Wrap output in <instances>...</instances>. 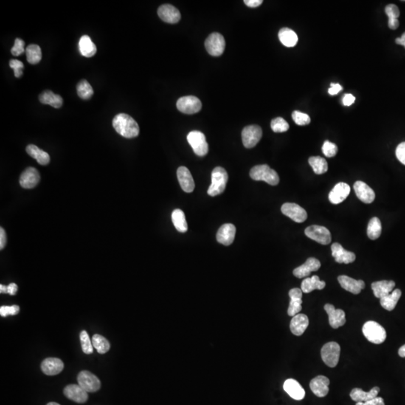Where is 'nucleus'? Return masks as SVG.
I'll list each match as a JSON object with an SVG mask.
<instances>
[{
	"label": "nucleus",
	"instance_id": "obj_1",
	"mask_svg": "<svg viewBox=\"0 0 405 405\" xmlns=\"http://www.w3.org/2000/svg\"><path fill=\"white\" fill-rule=\"evenodd\" d=\"M113 126L118 134L125 138H136L139 134V125L131 116L125 113H119L113 118Z\"/></svg>",
	"mask_w": 405,
	"mask_h": 405
},
{
	"label": "nucleus",
	"instance_id": "obj_2",
	"mask_svg": "<svg viewBox=\"0 0 405 405\" xmlns=\"http://www.w3.org/2000/svg\"><path fill=\"white\" fill-rule=\"evenodd\" d=\"M250 176L252 179L266 182L271 186H277L280 180L277 172L270 168L267 164L254 166L250 171Z\"/></svg>",
	"mask_w": 405,
	"mask_h": 405
},
{
	"label": "nucleus",
	"instance_id": "obj_3",
	"mask_svg": "<svg viewBox=\"0 0 405 405\" xmlns=\"http://www.w3.org/2000/svg\"><path fill=\"white\" fill-rule=\"evenodd\" d=\"M228 175L225 169L217 167L212 172V183L208 189L209 196L215 197L224 192L228 183Z\"/></svg>",
	"mask_w": 405,
	"mask_h": 405
},
{
	"label": "nucleus",
	"instance_id": "obj_4",
	"mask_svg": "<svg viewBox=\"0 0 405 405\" xmlns=\"http://www.w3.org/2000/svg\"><path fill=\"white\" fill-rule=\"evenodd\" d=\"M363 333L365 337L373 344H382L386 338V330L375 321L366 322L363 325Z\"/></svg>",
	"mask_w": 405,
	"mask_h": 405
},
{
	"label": "nucleus",
	"instance_id": "obj_5",
	"mask_svg": "<svg viewBox=\"0 0 405 405\" xmlns=\"http://www.w3.org/2000/svg\"><path fill=\"white\" fill-rule=\"evenodd\" d=\"M187 141L197 156H206L209 152V145L204 134L199 131H192L188 134Z\"/></svg>",
	"mask_w": 405,
	"mask_h": 405
},
{
	"label": "nucleus",
	"instance_id": "obj_6",
	"mask_svg": "<svg viewBox=\"0 0 405 405\" xmlns=\"http://www.w3.org/2000/svg\"><path fill=\"white\" fill-rule=\"evenodd\" d=\"M341 347L338 343L331 341L327 343L321 349V357L327 366L334 368L339 361Z\"/></svg>",
	"mask_w": 405,
	"mask_h": 405
},
{
	"label": "nucleus",
	"instance_id": "obj_7",
	"mask_svg": "<svg viewBox=\"0 0 405 405\" xmlns=\"http://www.w3.org/2000/svg\"><path fill=\"white\" fill-rule=\"evenodd\" d=\"M305 234L311 240L321 245H328L331 243L332 237L327 228L320 225H311L305 229Z\"/></svg>",
	"mask_w": 405,
	"mask_h": 405
},
{
	"label": "nucleus",
	"instance_id": "obj_8",
	"mask_svg": "<svg viewBox=\"0 0 405 405\" xmlns=\"http://www.w3.org/2000/svg\"><path fill=\"white\" fill-rule=\"evenodd\" d=\"M206 51L212 57H219L224 53L225 40L222 35L218 32L210 34L205 41Z\"/></svg>",
	"mask_w": 405,
	"mask_h": 405
},
{
	"label": "nucleus",
	"instance_id": "obj_9",
	"mask_svg": "<svg viewBox=\"0 0 405 405\" xmlns=\"http://www.w3.org/2000/svg\"><path fill=\"white\" fill-rule=\"evenodd\" d=\"M263 131L258 125H248L242 131V140L246 148L251 149L255 147L261 139Z\"/></svg>",
	"mask_w": 405,
	"mask_h": 405
},
{
	"label": "nucleus",
	"instance_id": "obj_10",
	"mask_svg": "<svg viewBox=\"0 0 405 405\" xmlns=\"http://www.w3.org/2000/svg\"><path fill=\"white\" fill-rule=\"evenodd\" d=\"M176 108L180 112L186 114H194L201 111L202 108V103L201 100L195 96H184L178 99Z\"/></svg>",
	"mask_w": 405,
	"mask_h": 405
},
{
	"label": "nucleus",
	"instance_id": "obj_11",
	"mask_svg": "<svg viewBox=\"0 0 405 405\" xmlns=\"http://www.w3.org/2000/svg\"><path fill=\"white\" fill-rule=\"evenodd\" d=\"M78 384L87 392H95L101 388V381L96 375L88 371H82L77 376Z\"/></svg>",
	"mask_w": 405,
	"mask_h": 405
},
{
	"label": "nucleus",
	"instance_id": "obj_12",
	"mask_svg": "<svg viewBox=\"0 0 405 405\" xmlns=\"http://www.w3.org/2000/svg\"><path fill=\"white\" fill-rule=\"evenodd\" d=\"M281 210L284 215L289 217L293 221L297 223L304 222L308 217L306 211L296 203H285L282 205Z\"/></svg>",
	"mask_w": 405,
	"mask_h": 405
},
{
	"label": "nucleus",
	"instance_id": "obj_13",
	"mask_svg": "<svg viewBox=\"0 0 405 405\" xmlns=\"http://www.w3.org/2000/svg\"><path fill=\"white\" fill-rule=\"evenodd\" d=\"M324 309L328 314L329 322L333 329H338L344 325L346 318L345 313L343 310L336 309L331 304H326Z\"/></svg>",
	"mask_w": 405,
	"mask_h": 405
},
{
	"label": "nucleus",
	"instance_id": "obj_14",
	"mask_svg": "<svg viewBox=\"0 0 405 405\" xmlns=\"http://www.w3.org/2000/svg\"><path fill=\"white\" fill-rule=\"evenodd\" d=\"M158 15L163 21L168 23H178L181 18L179 11L170 4L160 6L158 9Z\"/></svg>",
	"mask_w": 405,
	"mask_h": 405
},
{
	"label": "nucleus",
	"instance_id": "obj_15",
	"mask_svg": "<svg viewBox=\"0 0 405 405\" xmlns=\"http://www.w3.org/2000/svg\"><path fill=\"white\" fill-rule=\"evenodd\" d=\"M64 394L68 398L74 402L85 403L88 400V392L79 384L68 385L64 389Z\"/></svg>",
	"mask_w": 405,
	"mask_h": 405
},
{
	"label": "nucleus",
	"instance_id": "obj_16",
	"mask_svg": "<svg viewBox=\"0 0 405 405\" xmlns=\"http://www.w3.org/2000/svg\"><path fill=\"white\" fill-rule=\"evenodd\" d=\"M332 255L334 257L336 261L338 263H353L356 260V255L351 251H347L340 245L339 243H335L332 245Z\"/></svg>",
	"mask_w": 405,
	"mask_h": 405
},
{
	"label": "nucleus",
	"instance_id": "obj_17",
	"mask_svg": "<svg viewBox=\"0 0 405 405\" xmlns=\"http://www.w3.org/2000/svg\"><path fill=\"white\" fill-rule=\"evenodd\" d=\"M353 189H354L356 196L362 202L372 203L375 201V192L366 183L362 181L356 182L353 185Z\"/></svg>",
	"mask_w": 405,
	"mask_h": 405
},
{
	"label": "nucleus",
	"instance_id": "obj_18",
	"mask_svg": "<svg viewBox=\"0 0 405 405\" xmlns=\"http://www.w3.org/2000/svg\"><path fill=\"white\" fill-rule=\"evenodd\" d=\"M350 192V188L347 183H338L329 194V200L333 204H339L347 198Z\"/></svg>",
	"mask_w": 405,
	"mask_h": 405
},
{
	"label": "nucleus",
	"instance_id": "obj_19",
	"mask_svg": "<svg viewBox=\"0 0 405 405\" xmlns=\"http://www.w3.org/2000/svg\"><path fill=\"white\" fill-rule=\"evenodd\" d=\"M40 181V175L38 170L34 167H28L21 174L20 185L23 189H30L37 186Z\"/></svg>",
	"mask_w": 405,
	"mask_h": 405
},
{
	"label": "nucleus",
	"instance_id": "obj_20",
	"mask_svg": "<svg viewBox=\"0 0 405 405\" xmlns=\"http://www.w3.org/2000/svg\"><path fill=\"white\" fill-rule=\"evenodd\" d=\"M236 227L232 224H223L218 229L216 234V240L224 246H230L234 243L236 235Z\"/></svg>",
	"mask_w": 405,
	"mask_h": 405
},
{
	"label": "nucleus",
	"instance_id": "obj_21",
	"mask_svg": "<svg viewBox=\"0 0 405 405\" xmlns=\"http://www.w3.org/2000/svg\"><path fill=\"white\" fill-rule=\"evenodd\" d=\"M321 262L314 257H309L304 264L293 270V273L298 279L307 277L311 272L318 271L321 268Z\"/></svg>",
	"mask_w": 405,
	"mask_h": 405
},
{
	"label": "nucleus",
	"instance_id": "obj_22",
	"mask_svg": "<svg viewBox=\"0 0 405 405\" xmlns=\"http://www.w3.org/2000/svg\"><path fill=\"white\" fill-rule=\"evenodd\" d=\"M338 281L341 288L353 294H359L366 286L363 280H355L347 276H338Z\"/></svg>",
	"mask_w": 405,
	"mask_h": 405
},
{
	"label": "nucleus",
	"instance_id": "obj_23",
	"mask_svg": "<svg viewBox=\"0 0 405 405\" xmlns=\"http://www.w3.org/2000/svg\"><path fill=\"white\" fill-rule=\"evenodd\" d=\"M178 180L182 189L187 193H191L195 189V181L192 177V173L189 171V169L186 167H179L177 172Z\"/></svg>",
	"mask_w": 405,
	"mask_h": 405
},
{
	"label": "nucleus",
	"instance_id": "obj_24",
	"mask_svg": "<svg viewBox=\"0 0 405 405\" xmlns=\"http://www.w3.org/2000/svg\"><path fill=\"white\" fill-rule=\"evenodd\" d=\"M330 383V380L327 377L320 375L311 380L310 382V388L316 396L322 398L328 394L329 390H330L329 389Z\"/></svg>",
	"mask_w": 405,
	"mask_h": 405
},
{
	"label": "nucleus",
	"instance_id": "obj_25",
	"mask_svg": "<svg viewBox=\"0 0 405 405\" xmlns=\"http://www.w3.org/2000/svg\"><path fill=\"white\" fill-rule=\"evenodd\" d=\"M41 370L45 375H57L64 369V363L58 358H48L41 363Z\"/></svg>",
	"mask_w": 405,
	"mask_h": 405
},
{
	"label": "nucleus",
	"instance_id": "obj_26",
	"mask_svg": "<svg viewBox=\"0 0 405 405\" xmlns=\"http://www.w3.org/2000/svg\"><path fill=\"white\" fill-rule=\"evenodd\" d=\"M289 296L291 298L288 314L289 316L294 317L299 314L302 310V291L299 288H293L289 291Z\"/></svg>",
	"mask_w": 405,
	"mask_h": 405
},
{
	"label": "nucleus",
	"instance_id": "obj_27",
	"mask_svg": "<svg viewBox=\"0 0 405 405\" xmlns=\"http://www.w3.org/2000/svg\"><path fill=\"white\" fill-rule=\"evenodd\" d=\"M308 324H309V321L306 315L303 314L295 315L290 324L291 333L296 336H302L308 328Z\"/></svg>",
	"mask_w": 405,
	"mask_h": 405
},
{
	"label": "nucleus",
	"instance_id": "obj_28",
	"mask_svg": "<svg viewBox=\"0 0 405 405\" xmlns=\"http://www.w3.org/2000/svg\"><path fill=\"white\" fill-rule=\"evenodd\" d=\"M284 389L285 392L295 400L303 399L305 392L299 382L293 379H288L284 383Z\"/></svg>",
	"mask_w": 405,
	"mask_h": 405
},
{
	"label": "nucleus",
	"instance_id": "obj_29",
	"mask_svg": "<svg viewBox=\"0 0 405 405\" xmlns=\"http://www.w3.org/2000/svg\"><path fill=\"white\" fill-rule=\"evenodd\" d=\"M379 392L380 388L378 386H375L368 392H364L359 388H355V389H352L350 396L353 401H356V402H366V401L378 397Z\"/></svg>",
	"mask_w": 405,
	"mask_h": 405
},
{
	"label": "nucleus",
	"instance_id": "obj_30",
	"mask_svg": "<svg viewBox=\"0 0 405 405\" xmlns=\"http://www.w3.org/2000/svg\"><path fill=\"white\" fill-rule=\"evenodd\" d=\"M395 286V283L393 281H379L372 284V289L375 297L381 299L383 296L392 293Z\"/></svg>",
	"mask_w": 405,
	"mask_h": 405
},
{
	"label": "nucleus",
	"instance_id": "obj_31",
	"mask_svg": "<svg viewBox=\"0 0 405 405\" xmlns=\"http://www.w3.org/2000/svg\"><path fill=\"white\" fill-rule=\"evenodd\" d=\"M325 286V282L320 280L318 276H313L311 278H306L302 281L301 290L303 293H308L314 290H323Z\"/></svg>",
	"mask_w": 405,
	"mask_h": 405
},
{
	"label": "nucleus",
	"instance_id": "obj_32",
	"mask_svg": "<svg viewBox=\"0 0 405 405\" xmlns=\"http://www.w3.org/2000/svg\"><path fill=\"white\" fill-rule=\"evenodd\" d=\"M279 38L282 44L288 48L296 46L298 42V36L296 32L288 27L282 28L279 32Z\"/></svg>",
	"mask_w": 405,
	"mask_h": 405
},
{
	"label": "nucleus",
	"instance_id": "obj_33",
	"mask_svg": "<svg viewBox=\"0 0 405 405\" xmlns=\"http://www.w3.org/2000/svg\"><path fill=\"white\" fill-rule=\"evenodd\" d=\"M39 100L41 103L44 105H51L55 108H61L63 105V98L60 95L55 94L53 92L44 91L39 96Z\"/></svg>",
	"mask_w": 405,
	"mask_h": 405
},
{
	"label": "nucleus",
	"instance_id": "obj_34",
	"mask_svg": "<svg viewBox=\"0 0 405 405\" xmlns=\"http://www.w3.org/2000/svg\"><path fill=\"white\" fill-rule=\"evenodd\" d=\"M385 12L389 18L388 26L389 29L395 30L399 26L398 18L400 16V11L396 5L389 4L385 8Z\"/></svg>",
	"mask_w": 405,
	"mask_h": 405
},
{
	"label": "nucleus",
	"instance_id": "obj_35",
	"mask_svg": "<svg viewBox=\"0 0 405 405\" xmlns=\"http://www.w3.org/2000/svg\"><path fill=\"white\" fill-rule=\"evenodd\" d=\"M26 153L31 157L36 159L38 164H41V165H47V164H49L51 158H50L48 153L43 151L36 146L31 144V145H29L26 147Z\"/></svg>",
	"mask_w": 405,
	"mask_h": 405
},
{
	"label": "nucleus",
	"instance_id": "obj_36",
	"mask_svg": "<svg viewBox=\"0 0 405 405\" xmlns=\"http://www.w3.org/2000/svg\"><path fill=\"white\" fill-rule=\"evenodd\" d=\"M401 296V291L399 289H395L392 293L381 298L380 301L381 306L387 311H392L396 306Z\"/></svg>",
	"mask_w": 405,
	"mask_h": 405
},
{
	"label": "nucleus",
	"instance_id": "obj_37",
	"mask_svg": "<svg viewBox=\"0 0 405 405\" xmlns=\"http://www.w3.org/2000/svg\"><path fill=\"white\" fill-rule=\"evenodd\" d=\"M80 54L85 57H92L96 54L97 48L88 35H83L79 41Z\"/></svg>",
	"mask_w": 405,
	"mask_h": 405
},
{
	"label": "nucleus",
	"instance_id": "obj_38",
	"mask_svg": "<svg viewBox=\"0 0 405 405\" xmlns=\"http://www.w3.org/2000/svg\"><path fill=\"white\" fill-rule=\"evenodd\" d=\"M172 221L175 228L180 233H185L188 231V224L186 222V215L181 209H175L172 212Z\"/></svg>",
	"mask_w": 405,
	"mask_h": 405
},
{
	"label": "nucleus",
	"instance_id": "obj_39",
	"mask_svg": "<svg viewBox=\"0 0 405 405\" xmlns=\"http://www.w3.org/2000/svg\"><path fill=\"white\" fill-rule=\"evenodd\" d=\"M381 232H382V225L381 221L377 217H374L370 220L368 225V237L370 240H377L381 237Z\"/></svg>",
	"mask_w": 405,
	"mask_h": 405
},
{
	"label": "nucleus",
	"instance_id": "obj_40",
	"mask_svg": "<svg viewBox=\"0 0 405 405\" xmlns=\"http://www.w3.org/2000/svg\"><path fill=\"white\" fill-rule=\"evenodd\" d=\"M26 60L28 63L35 65L41 60V50L38 45L29 44L26 49Z\"/></svg>",
	"mask_w": 405,
	"mask_h": 405
},
{
	"label": "nucleus",
	"instance_id": "obj_41",
	"mask_svg": "<svg viewBox=\"0 0 405 405\" xmlns=\"http://www.w3.org/2000/svg\"><path fill=\"white\" fill-rule=\"evenodd\" d=\"M311 167L316 174L321 175L325 173L328 170V164L324 158L320 156H313L308 159Z\"/></svg>",
	"mask_w": 405,
	"mask_h": 405
},
{
	"label": "nucleus",
	"instance_id": "obj_42",
	"mask_svg": "<svg viewBox=\"0 0 405 405\" xmlns=\"http://www.w3.org/2000/svg\"><path fill=\"white\" fill-rule=\"evenodd\" d=\"M93 345L101 354L106 353L111 348V344L108 340L99 334L93 336Z\"/></svg>",
	"mask_w": 405,
	"mask_h": 405
},
{
	"label": "nucleus",
	"instance_id": "obj_43",
	"mask_svg": "<svg viewBox=\"0 0 405 405\" xmlns=\"http://www.w3.org/2000/svg\"><path fill=\"white\" fill-rule=\"evenodd\" d=\"M77 91L79 97L81 98L82 99H84V100L89 99L93 96V93H94L93 87L89 84V82L85 80L79 82L77 86Z\"/></svg>",
	"mask_w": 405,
	"mask_h": 405
},
{
	"label": "nucleus",
	"instance_id": "obj_44",
	"mask_svg": "<svg viewBox=\"0 0 405 405\" xmlns=\"http://www.w3.org/2000/svg\"><path fill=\"white\" fill-rule=\"evenodd\" d=\"M289 124L282 117H277L271 121V128L274 132H285L289 129Z\"/></svg>",
	"mask_w": 405,
	"mask_h": 405
},
{
	"label": "nucleus",
	"instance_id": "obj_45",
	"mask_svg": "<svg viewBox=\"0 0 405 405\" xmlns=\"http://www.w3.org/2000/svg\"><path fill=\"white\" fill-rule=\"evenodd\" d=\"M80 342H81L82 350L86 354H90L93 352V345L92 344L89 335L86 331H82L80 335Z\"/></svg>",
	"mask_w": 405,
	"mask_h": 405
},
{
	"label": "nucleus",
	"instance_id": "obj_46",
	"mask_svg": "<svg viewBox=\"0 0 405 405\" xmlns=\"http://www.w3.org/2000/svg\"><path fill=\"white\" fill-rule=\"evenodd\" d=\"M293 120L298 125H306L311 122L310 116L306 113L295 111L292 113Z\"/></svg>",
	"mask_w": 405,
	"mask_h": 405
},
{
	"label": "nucleus",
	"instance_id": "obj_47",
	"mask_svg": "<svg viewBox=\"0 0 405 405\" xmlns=\"http://www.w3.org/2000/svg\"><path fill=\"white\" fill-rule=\"evenodd\" d=\"M323 153L328 158H333L338 153V147L333 143L326 141L322 147Z\"/></svg>",
	"mask_w": 405,
	"mask_h": 405
},
{
	"label": "nucleus",
	"instance_id": "obj_48",
	"mask_svg": "<svg viewBox=\"0 0 405 405\" xmlns=\"http://www.w3.org/2000/svg\"><path fill=\"white\" fill-rule=\"evenodd\" d=\"M9 66L14 70L15 76L18 78L23 75V69L24 68L22 62L18 60H12L9 62Z\"/></svg>",
	"mask_w": 405,
	"mask_h": 405
},
{
	"label": "nucleus",
	"instance_id": "obj_49",
	"mask_svg": "<svg viewBox=\"0 0 405 405\" xmlns=\"http://www.w3.org/2000/svg\"><path fill=\"white\" fill-rule=\"evenodd\" d=\"M20 308L18 305H14L12 306L3 305L0 308V314L2 317H7L9 315H16L19 313Z\"/></svg>",
	"mask_w": 405,
	"mask_h": 405
},
{
	"label": "nucleus",
	"instance_id": "obj_50",
	"mask_svg": "<svg viewBox=\"0 0 405 405\" xmlns=\"http://www.w3.org/2000/svg\"><path fill=\"white\" fill-rule=\"evenodd\" d=\"M24 41L20 38H16L15 41V45L12 48V54L15 57L21 55L24 52Z\"/></svg>",
	"mask_w": 405,
	"mask_h": 405
},
{
	"label": "nucleus",
	"instance_id": "obj_51",
	"mask_svg": "<svg viewBox=\"0 0 405 405\" xmlns=\"http://www.w3.org/2000/svg\"><path fill=\"white\" fill-rule=\"evenodd\" d=\"M395 155H396V157L398 158V161L405 165V142L401 143L397 147L396 150H395Z\"/></svg>",
	"mask_w": 405,
	"mask_h": 405
},
{
	"label": "nucleus",
	"instance_id": "obj_52",
	"mask_svg": "<svg viewBox=\"0 0 405 405\" xmlns=\"http://www.w3.org/2000/svg\"><path fill=\"white\" fill-rule=\"evenodd\" d=\"M356 405H385L384 400L381 397H376L366 402H356Z\"/></svg>",
	"mask_w": 405,
	"mask_h": 405
},
{
	"label": "nucleus",
	"instance_id": "obj_53",
	"mask_svg": "<svg viewBox=\"0 0 405 405\" xmlns=\"http://www.w3.org/2000/svg\"><path fill=\"white\" fill-rule=\"evenodd\" d=\"M355 99H356V98H355L353 95L350 94V93H347V94L344 95V97H343V105H344V106H350V105L354 103Z\"/></svg>",
	"mask_w": 405,
	"mask_h": 405
},
{
	"label": "nucleus",
	"instance_id": "obj_54",
	"mask_svg": "<svg viewBox=\"0 0 405 405\" xmlns=\"http://www.w3.org/2000/svg\"><path fill=\"white\" fill-rule=\"evenodd\" d=\"M343 87L339 84V83H331L330 84V88L328 90L329 94L330 96H336L338 95L339 92L342 91Z\"/></svg>",
	"mask_w": 405,
	"mask_h": 405
},
{
	"label": "nucleus",
	"instance_id": "obj_55",
	"mask_svg": "<svg viewBox=\"0 0 405 405\" xmlns=\"http://www.w3.org/2000/svg\"><path fill=\"white\" fill-rule=\"evenodd\" d=\"M7 242L6 231L3 228H0V249H3L6 246Z\"/></svg>",
	"mask_w": 405,
	"mask_h": 405
},
{
	"label": "nucleus",
	"instance_id": "obj_56",
	"mask_svg": "<svg viewBox=\"0 0 405 405\" xmlns=\"http://www.w3.org/2000/svg\"><path fill=\"white\" fill-rule=\"evenodd\" d=\"M245 4L250 8H257L263 3L262 0H245Z\"/></svg>",
	"mask_w": 405,
	"mask_h": 405
},
{
	"label": "nucleus",
	"instance_id": "obj_57",
	"mask_svg": "<svg viewBox=\"0 0 405 405\" xmlns=\"http://www.w3.org/2000/svg\"><path fill=\"white\" fill-rule=\"evenodd\" d=\"M18 291V285L15 283H11L10 285H8V293L9 294L14 296L16 294Z\"/></svg>",
	"mask_w": 405,
	"mask_h": 405
},
{
	"label": "nucleus",
	"instance_id": "obj_58",
	"mask_svg": "<svg viewBox=\"0 0 405 405\" xmlns=\"http://www.w3.org/2000/svg\"><path fill=\"white\" fill-rule=\"evenodd\" d=\"M395 43L397 44L402 45L405 48V32L403 33V35H401V37L400 38H397L395 39Z\"/></svg>",
	"mask_w": 405,
	"mask_h": 405
},
{
	"label": "nucleus",
	"instance_id": "obj_59",
	"mask_svg": "<svg viewBox=\"0 0 405 405\" xmlns=\"http://www.w3.org/2000/svg\"><path fill=\"white\" fill-rule=\"evenodd\" d=\"M398 355L401 357L405 358V344L400 347L399 350H398Z\"/></svg>",
	"mask_w": 405,
	"mask_h": 405
},
{
	"label": "nucleus",
	"instance_id": "obj_60",
	"mask_svg": "<svg viewBox=\"0 0 405 405\" xmlns=\"http://www.w3.org/2000/svg\"><path fill=\"white\" fill-rule=\"evenodd\" d=\"M0 293H8V286L3 285H0Z\"/></svg>",
	"mask_w": 405,
	"mask_h": 405
},
{
	"label": "nucleus",
	"instance_id": "obj_61",
	"mask_svg": "<svg viewBox=\"0 0 405 405\" xmlns=\"http://www.w3.org/2000/svg\"><path fill=\"white\" fill-rule=\"evenodd\" d=\"M47 405H60V404H57V403L56 402H50L48 403V404Z\"/></svg>",
	"mask_w": 405,
	"mask_h": 405
}]
</instances>
